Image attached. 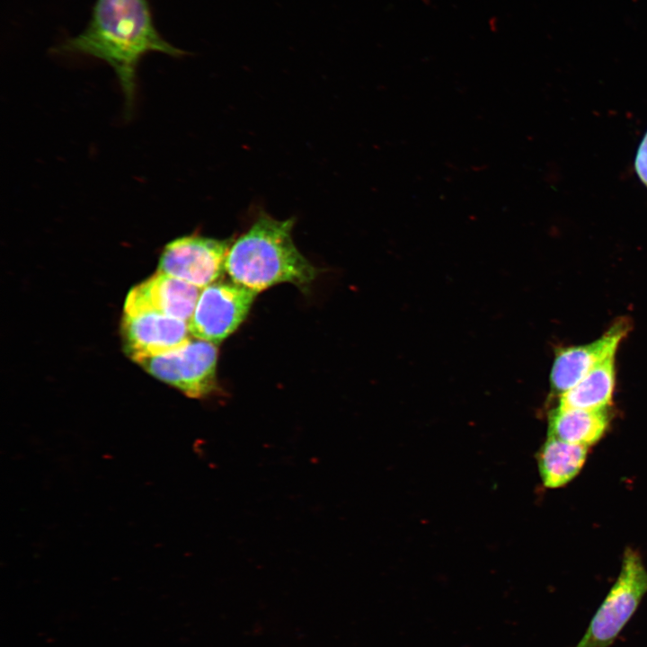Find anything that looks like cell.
I'll use <instances>...</instances> for the list:
<instances>
[{"instance_id":"obj_9","label":"cell","mask_w":647,"mask_h":647,"mask_svg":"<svg viewBox=\"0 0 647 647\" xmlns=\"http://www.w3.org/2000/svg\"><path fill=\"white\" fill-rule=\"evenodd\" d=\"M201 290L186 281L157 272L129 291L124 314L156 312L189 323Z\"/></svg>"},{"instance_id":"obj_7","label":"cell","mask_w":647,"mask_h":647,"mask_svg":"<svg viewBox=\"0 0 647 647\" xmlns=\"http://www.w3.org/2000/svg\"><path fill=\"white\" fill-rule=\"evenodd\" d=\"M122 334L127 353L137 363L175 350L192 336L188 322L156 312L124 314Z\"/></svg>"},{"instance_id":"obj_3","label":"cell","mask_w":647,"mask_h":647,"mask_svg":"<svg viewBox=\"0 0 647 647\" xmlns=\"http://www.w3.org/2000/svg\"><path fill=\"white\" fill-rule=\"evenodd\" d=\"M647 593V570L631 548L624 554L620 572L594 614L576 647H609Z\"/></svg>"},{"instance_id":"obj_13","label":"cell","mask_w":647,"mask_h":647,"mask_svg":"<svg viewBox=\"0 0 647 647\" xmlns=\"http://www.w3.org/2000/svg\"><path fill=\"white\" fill-rule=\"evenodd\" d=\"M635 170L641 181L647 186V133L636 155Z\"/></svg>"},{"instance_id":"obj_6","label":"cell","mask_w":647,"mask_h":647,"mask_svg":"<svg viewBox=\"0 0 647 647\" xmlns=\"http://www.w3.org/2000/svg\"><path fill=\"white\" fill-rule=\"evenodd\" d=\"M232 241L185 235L167 244L160 256L158 272L199 288L216 282L225 271Z\"/></svg>"},{"instance_id":"obj_1","label":"cell","mask_w":647,"mask_h":647,"mask_svg":"<svg viewBox=\"0 0 647 647\" xmlns=\"http://www.w3.org/2000/svg\"><path fill=\"white\" fill-rule=\"evenodd\" d=\"M64 49L107 62L119 78L129 112L135 101L140 58L151 51L185 54L158 34L146 0H97L87 28Z\"/></svg>"},{"instance_id":"obj_12","label":"cell","mask_w":647,"mask_h":647,"mask_svg":"<svg viewBox=\"0 0 647 647\" xmlns=\"http://www.w3.org/2000/svg\"><path fill=\"white\" fill-rule=\"evenodd\" d=\"M616 384L615 357L593 368L561 394L557 407L583 410L608 409Z\"/></svg>"},{"instance_id":"obj_2","label":"cell","mask_w":647,"mask_h":647,"mask_svg":"<svg viewBox=\"0 0 647 647\" xmlns=\"http://www.w3.org/2000/svg\"><path fill=\"white\" fill-rule=\"evenodd\" d=\"M294 223L260 215L229 247L225 271L231 280L257 294L284 282L306 289L317 269L296 247Z\"/></svg>"},{"instance_id":"obj_5","label":"cell","mask_w":647,"mask_h":647,"mask_svg":"<svg viewBox=\"0 0 647 647\" xmlns=\"http://www.w3.org/2000/svg\"><path fill=\"white\" fill-rule=\"evenodd\" d=\"M257 293L234 281L202 288L189 328L194 338L219 343L245 319Z\"/></svg>"},{"instance_id":"obj_8","label":"cell","mask_w":647,"mask_h":647,"mask_svg":"<svg viewBox=\"0 0 647 647\" xmlns=\"http://www.w3.org/2000/svg\"><path fill=\"white\" fill-rule=\"evenodd\" d=\"M629 329V324L621 319L589 343L559 348L550 371L554 394L561 395L597 366L615 357Z\"/></svg>"},{"instance_id":"obj_4","label":"cell","mask_w":647,"mask_h":647,"mask_svg":"<svg viewBox=\"0 0 647 647\" xmlns=\"http://www.w3.org/2000/svg\"><path fill=\"white\" fill-rule=\"evenodd\" d=\"M215 343L191 339L169 353L143 359L137 363L155 377L191 398H204L217 388Z\"/></svg>"},{"instance_id":"obj_11","label":"cell","mask_w":647,"mask_h":647,"mask_svg":"<svg viewBox=\"0 0 647 647\" xmlns=\"http://www.w3.org/2000/svg\"><path fill=\"white\" fill-rule=\"evenodd\" d=\"M588 447L548 437L537 453L540 477L550 489L567 484L581 472Z\"/></svg>"},{"instance_id":"obj_10","label":"cell","mask_w":647,"mask_h":647,"mask_svg":"<svg viewBox=\"0 0 647 647\" xmlns=\"http://www.w3.org/2000/svg\"><path fill=\"white\" fill-rule=\"evenodd\" d=\"M610 423L608 409L583 410L556 407L548 418V437L591 446L604 436Z\"/></svg>"}]
</instances>
